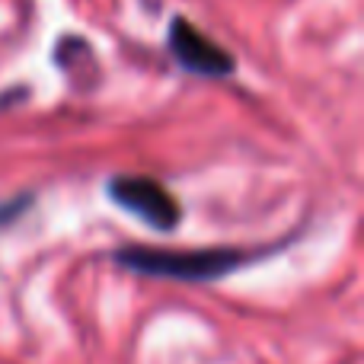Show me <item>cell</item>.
Masks as SVG:
<instances>
[{
    "label": "cell",
    "instance_id": "cell-1",
    "mask_svg": "<svg viewBox=\"0 0 364 364\" xmlns=\"http://www.w3.org/2000/svg\"><path fill=\"white\" fill-rule=\"evenodd\" d=\"M259 252L214 246V250H154V246H125L115 252V262L141 275L173 278V282H214L243 269Z\"/></svg>",
    "mask_w": 364,
    "mask_h": 364
},
{
    "label": "cell",
    "instance_id": "cell-2",
    "mask_svg": "<svg viewBox=\"0 0 364 364\" xmlns=\"http://www.w3.org/2000/svg\"><path fill=\"white\" fill-rule=\"evenodd\" d=\"M109 195L119 208L138 214L144 224L157 230H173L182 218L179 201L170 195V188L147 176H119L109 182Z\"/></svg>",
    "mask_w": 364,
    "mask_h": 364
},
{
    "label": "cell",
    "instance_id": "cell-3",
    "mask_svg": "<svg viewBox=\"0 0 364 364\" xmlns=\"http://www.w3.org/2000/svg\"><path fill=\"white\" fill-rule=\"evenodd\" d=\"M170 51L186 70L198 77H227L233 70V58L208 36H201L188 19L176 16L170 26Z\"/></svg>",
    "mask_w": 364,
    "mask_h": 364
}]
</instances>
